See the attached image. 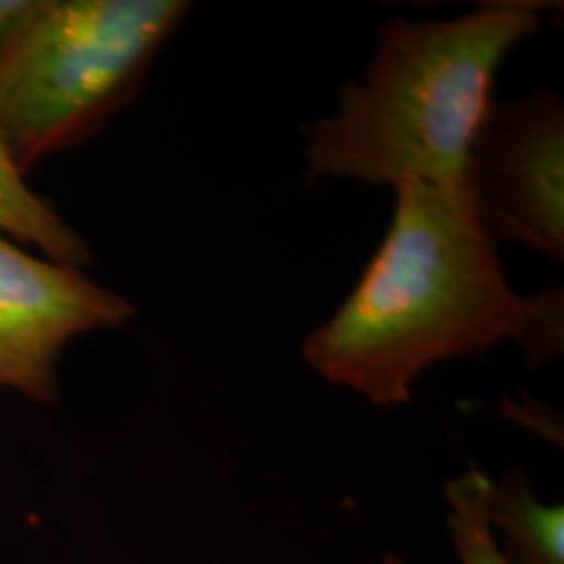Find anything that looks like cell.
<instances>
[{
    "mask_svg": "<svg viewBox=\"0 0 564 564\" xmlns=\"http://www.w3.org/2000/svg\"><path fill=\"white\" fill-rule=\"evenodd\" d=\"M46 0H0V51H4L44 9Z\"/></svg>",
    "mask_w": 564,
    "mask_h": 564,
    "instance_id": "obj_9",
    "label": "cell"
},
{
    "mask_svg": "<svg viewBox=\"0 0 564 564\" xmlns=\"http://www.w3.org/2000/svg\"><path fill=\"white\" fill-rule=\"evenodd\" d=\"M487 519L506 535L510 564H564V506L538 500L524 468L487 487Z\"/></svg>",
    "mask_w": 564,
    "mask_h": 564,
    "instance_id": "obj_6",
    "label": "cell"
},
{
    "mask_svg": "<svg viewBox=\"0 0 564 564\" xmlns=\"http://www.w3.org/2000/svg\"><path fill=\"white\" fill-rule=\"evenodd\" d=\"M132 316V303L82 270L39 260L0 237V387L55 402V366L67 341Z\"/></svg>",
    "mask_w": 564,
    "mask_h": 564,
    "instance_id": "obj_5",
    "label": "cell"
},
{
    "mask_svg": "<svg viewBox=\"0 0 564 564\" xmlns=\"http://www.w3.org/2000/svg\"><path fill=\"white\" fill-rule=\"evenodd\" d=\"M383 242L303 360L377 408L412 400L426 368L514 341L529 366L563 351V291L519 295L466 178L403 181Z\"/></svg>",
    "mask_w": 564,
    "mask_h": 564,
    "instance_id": "obj_1",
    "label": "cell"
},
{
    "mask_svg": "<svg viewBox=\"0 0 564 564\" xmlns=\"http://www.w3.org/2000/svg\"><path fill=\"white\" fill-rule=\"evenodd\" d=\"M186 11L182 0H46L0 51V134L21 172L134 101Z\"/></svg>",
    "mask_w": 564,
    "mask_h": 564,
    "instance_id": "obj_3",
    "label": "cell"
},
{
    "mask_svg": "<svg viewBox=\"0 0 564 564\" xmlns=\"http://www.w3.org/2000/svg\"><path fill=\"white\" fill-rule=\"evenodd\" d=\"M23 176L0 134V232L41 247L51 262L76 270L93 265L88 242L63 223L53 205L39 197Z\"/></svg>",
    "mask_w": 564,
    "mask_h": 564,
    "instance_id": "obj_7",
    "label": "cell"
},
{
    "mask_svg": "<svg viewBox=\"0 0 564 564\" xmlns=\"http://www.w3.org/2000/svg\"><path fill=\"white\" fill-rule=\"evenodd\" d=\"M379 564H408L403 563L402 558H398V556H384L383 561Z\"/></svg>",
    "mask_w": 564,
    "mask_h": 564,
    "instance_id": "obj_10",
    "label": "cell"
},
{
    "mask_svg": "<svg viewBox=\"0 0 564 564\" xmlns=\"http://www.w3.org/2000/svg\"><path fill=\"white\" fill-rule=\"evenodd\" d=\"M540 2H485L456 20L384 21L358 80L303 128L305 182L460 178L508 53L542 28Z\"/></svg>",
    "mask_w": 564,
    "mask_h": 564,
    "instance_id": "obj_2",
    "label": "cell"
},
{
    "mask_svg": "<svg viewBox=\"0 0 564 564\" xmlns=\"http://www.w3.org/2000/svg\"><path fill=\"white\" fill-rule=\"evenodd\" d=\"M487 487L489 477L477 466L445 484V500L449 505L447 527L460 564H510L496 544L494 527L487 519Z\"/></svg>",
    "mask_w": 564,
    "mask_h": 564,
    "instance_id": "obj_8",
    "label": "cell"
},
{
    "mask_svg": "<svg viewBox=\"0 0 564 564\" xmlns=\"http://www.w3.org/2000/svg\"><path fill=\"white\" fill-rule=\"evenodd\" d=\"M477 214L496 241L564 258V102L531 90L494 102L464 170Z\"/></svg>",
    "mask_w": 564,
    "mask_h": 564,
    "instance_id": "obj_4",
    "label": "cell"
}]
</instances>
